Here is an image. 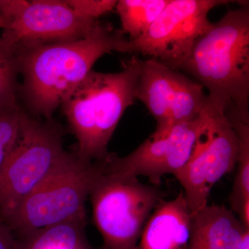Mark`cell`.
Instances as JSON below:
<instances>
[{
  "mask_svg": "<svg viewBox=\"0 0 249 249\" xmlns=\"http://www.w3.org/2000/svg\"><path fill=\"white\" fill-rule=\"evenodd\" d=\"M86 224L81 219L41 229L17 239L18 249H98L88 242Z\"/></svg>",
  "mask_w": 249,
  "mask_h": 249,
  "instance_id": "cell-14",
  "label": "cell"
},
{
  "mask_svg": "<svg viewBox=\"0 0 249 249\" xmlns=\"http://www.w3.org/2000/svg\"><path fill=\"white\" fill-rule=\"evenodd\" d=\"M245 228L224 205H206L192 213L191 234L186 249H238Z\"/></svg>",
  "mask_w": 249,
  "mask_h": 249,
  "instance_id": "cell-13",
  "label": "cell"
},
{
  "mask_svg": "<svg viewBox=\"0 0 249 249\" xmlns=\"http://www.w3.org/2000/svg\"><path fill=\"white\" fill-rule=\"evenodd\" d=\"M104 162L65 152L55 169L3 221L16 239L62 223L86 219L85 203Z\"/></svg>",
  "mask_w": 249,
  "mask_h": 249,
  "instance_id": "cell-4",
  "label": "cell"
},
{
  "mask_svg": "<svg viewBox=\"0 0 249 249\" xmlns=\"http://www.w3.org/2000/svg\"><path fill=\"white\" fill-rule=\"evenodd\" d=\"M227 0H169L148 31L130 41L132 53L148 55L179 71L198 37L211 27L209 14Z\"/></svg>",
  "mask_w": 249,
  "mask_h": 249,
  "instance_id": "cell-10",
  "label": "cell"
},
{
  "mask_svg": "<svg viewBox=\"0 0 249 249\" xmlns=\"http://www.w3.org/2000/svg\"><path fill=\"white\" fill-rule=\"evenodd\" d=\"M5 27V20L4 18L3 17L2 14H1V11H0V28L4 29Z\"/></svg>",
  "mask_w": 249,
  "mask_h": 249,
  "instance_id": "cell-22",
  "label": "cell"
},
{
  "mask_svg": "<svg viewBox=\"0 0 249 249\" xmlns=\"http://www.w3.org/2000/svg\"><path fill=\"white\" fill-rule=\"evenodd\" d=\"M63 130L22 110L19 136L0 173V222L38 186L60 161Z\"/></svg>",
  "mask_w": 249,
  "mask_h": 249,
  "instance_id": "cell-6",
  "label": "cell"
},
{
  "mask_svg": "<svg viewBox=\"0 0 249 249\" xmlns=\"http://www.w3.org/2000/svg\"><path fill=\"white\" fill-rule=\"evenodd\" d=\"M135 96L157 123L153 136L163 135L178 124L196 120L209 106L198 82L152 58L142 61Z\"/></svg>",
  "mask_w": 249,
  "mask_h": 249,
  "instance_id": "cell-9",
  "label": "cell"
},
{
  "mask_svg": "<svg viewBox=\"0 0 249 249\" xmlns=\"http://www.w3.org/2000/svg\"><path fill=\"white\" fill-rule=\"evenodd\" d=\"M0 11L5 20L0 39L12 51L78 40L100 23L80 18L65 0H0Z\"/></svg>",
  "mask_w": 249,
  "mask_h": 249,
  "instance_id": "cell-8",
  "label": "cell"
},
{
  "mask_svg": "<svg viewBox=\"0 0 249 249\" xmlns=\"http://www.w3.org/2000/svg\"><path fill=\"white\" fill-rule=\"evenodd\" d=\"M0 249H18L17 239L9 228L0 222Z\"/></svg>",
  "mask_w": 249,
  "mask_h": 249,
  "instance_id": "cell-20",
  "label": "cell"
},
{
  "mask_svg": "<svg viewBox=\"0 0 249 249\" xmlns=\"http://www.w3.org/2000/svg\"><path fill=\"white\" fill-rule=\"evenodd\" d=\"M229 121L235 129L239 142L237 172L230 196L231 210L244 227L249 228V121L240 119Z\"/></svg>",
  "mask_w": 249,
  "mask_h": 249,
  "instance_id": "cell-15",
  "label": "cell"
},
{
  "mask_svg": "<svg viewBox=\"0 0 249 249\" xmlns=\"http://www.w3.org/2000/svg\"><path fill=\"white\" fill-rule=\"evenodd\" d=\"M191 221L183 192L171 200L163 199L145 223L137 249H186Z\"/></svg>",
  "mask_w": 249,
  "mask_h": 249,
  "instance_id": "cell-12",
  "label": "cell"
},
{
  "mask_svg": "<svg viewBox=\"0 0 249 249\" xmlns=\"http://www.w3.org/2000/svg\"><path fill=\"white\" fill-rule=\"evenodd\" d=\"M238 152L235 129L227 116L213 107L204 141L188 164L175 175L191 213L208 205L215 183L236 168Z\"/></svg>",
  "mask_w": 249,
  "mask_h": 249,
  "instance_id": "cell-11",
  "label": "cell"
},
{
  "mask_svg": "<svg viewBox=\"0 0 249 249\" xmlns=\"http://www.w3.org/2000/svg\"><path fill=\"white\" fill-rule=\"evenodd\" d=\"M93 222L103 237L98 249H137L142 229L163 200L159 186L103 172L89 193Z\"/></svg>",
  "mask_w": 249,
  "mask_h": 249,
  "instance_id": "cell-5",
  "label": "cell"
},
{
  "mask_svg": "<svg viewBox=\"0 0 249 249\" xmlns=\"http://www.w3.org/2000/svg\"><path fill=\"white\" fill-rule=\"evenodd\" d=\"M22 110L18 107L0 113V173L17 142Z\"/></svg>",
  "mask_w": 249,
  "mask_h": 249,
  "instance_id": "cell-18",
  "label": "cell"
},
{
  "mask_svg": "<svg viewBox=\"0 0 249 249\" xmlns=\"http://www.w3.org/2000/svg\"><path fill=\"white\" fill-rule=\"evenodd\" d=\"M23 82L21 93L34 115L50 121L64 98L85 79L98 59L112 52L132 53L121 30L100 22L86 37L13 51Z\"/></svg>",
  "mask_w": 249,
  "mask_h": 249,
  "instance_id": "cell-1",
  "label": "cell"
},
{
  "mask_svg": "<svg viewBox=\"0 0 249 249\" xmlns=\"http://www.w3.org/2000/svg\"><path fill=\"white\" fill-rule=\"evenodd\" d=\"M209 91L227 119L249 121V6L240 1L198 37L179 70Z\"/></svg>",
  "mask_w": 249,
  "mask_h": 249,
  "instance_id": "cell-2",
  "label": "cell"
},
{
  "mask_svg": "<svg viewBox=\"0 0 249 249\" xmlns=\"http://www.w3.org/2000/svg\"><path fill=\"white\" fill-rule=\"evenodd\" d=\"M238 249H249V229H246Z\"/></svg>",
  "mask_w": 249,
  "mask_h": 249,
  "instance_id": "cell-21",
  "label": "cell"
},
{
  "mask_svg": "<svg viewBox=\"0 0 249 249\" xmlns=\"http://www.w3.org/2000/svg\"><path fill=\"white\" fill-rule=\"evenodd\" d=\"M169 0H119L115 9L121 23V31L134 41L151 27Z\"/></svg>",
  "mask_w": 249,
  "mask_h": 249,
  "instance_id": "cell-16",
  "label": "cell"
},
{
  "mask_svg": "<svg viewBox=\"0 0 249 249\" xmlns=\"http://www.w3.org/2000/svg\"><path fill=\"white\" fill-rule=\"evenodd\" d=\"M66 4L78 16L88 20L97 21L101 16L115 9L116 0H65Z\"/></svg>",
  "mask_w": 249,
  "mask_h": 249,
  "instance_id": "cell-19",
  "label": "cell"
},
{
  "mask_svg": "<svg viewBox=\"0 0 249 249\" xmlns=\"http://www.w3.org/2000/svg\"><path fill=\"white\" fill-rule=\"evenodd\" d=\"M142 60L137 55L121 71H93L71 90L60 105L77 140L75 152L81 160L104 162L108 144L126 109L136 100Z\"/></svg>",
  "mask_w": 249,
  "mask_h": 249,
  "instance_id": "cell-3",
  "label": "cell"
},
{
  "mask_svg": "<svg viewBox=\"0 0 249 249\" xmlns=\"http://www.w3.org/2000/svg\"><path fill=\"white\" fill-rule=\"evenodd\" d=\"M18 74L19 67L14 52L0 39V113L19 107Z\"/></svg>",
  "mask_w": 249,
  "mask_h": 249,
  "instance_id": "cell-17",
  "label": "cell"
},
{
  "mask_svg": "<svg viewBox=\"0 0 249 249\" xmlns=\"http://www.w3.org/2000/svg\"><path fill=\"white\" fill-rule=\"evenodd\" d=\"M212 111L209 104L196 120L178 124L163 135L150 136L125 157L109 154L105 162V173L144 177L153 186H160L163 177L175 176L188 164L204 141Z\"/></svg>",
  "mask_w": 249,
  "mask_h": 249,
  "instance_id": "cell-7",
  "label": "cell"
}]
</instances>
